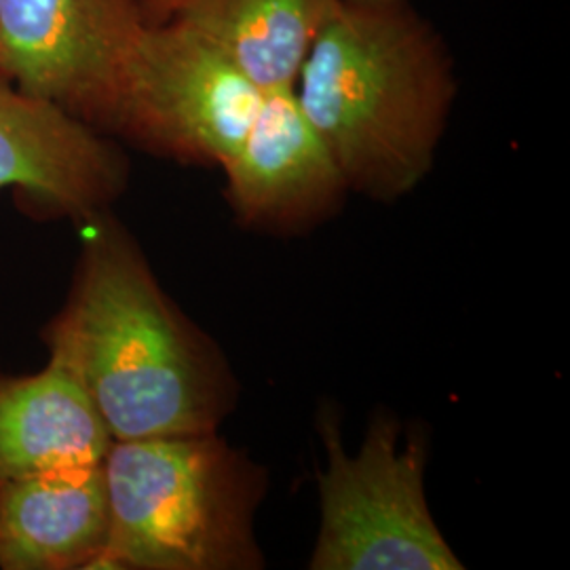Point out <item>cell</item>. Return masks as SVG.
<instances>
[{
    "mask_svg": "<svg viewBox=\"0 0 570 570\" xmlns=\"http://www.w3.org/2000/svg\"><path fill=\"white\" fill-rule=\"evenodd\" d=\"M79 226L66 303L42 330L49 362L79 381L112 442L218 431L237 400L220 348L171 301L110 209Z\"/></svg>",
    "mask_w": 570,
    "mask_h": 570,
    "instance_id": "cell-1",
    "label": "cell"
},
{
    "mask_svg": "<svg viewBox=\"0 0 570 570\" xmlns=\"http://www.w3.org/2000/svg\"><path fill=\"white\" fill-rule=\"evenodd\" d=\"M294 89L348 193L393 204L428 178L459 87L410 0H338Z\"/></svg>",
    "mask_w": 570,
    "mask_h": 570,
    "instance_id": "cell-2",
    "label": "cell"
},
{
    "mask_svg": "<svg viewBox=\"0 0 570 570\" xmlns=\"http://www.w3.org/2000/svg\"><path fill=\"white\" fill-rule=\"evenodd\" d=\"M108 537L96 570H256L266 475L214 433L112 442Z\"/></svg>",
    "mask_w": 570,
    "mask_h": 570,
    "instance_id": "cell-3",
    "label": "cell"
},
{
    "mask_svg": "<svg viewBox=\"0 0 570 570\" xmlns=\"http://www.w3.org/2000/svg\"><path fill=\"white\" fill-rule=\"evenodd\" d=\"M338 416L320 410L326 452L320 473V530L311 570H463L429 510L428 444L374 414L360 450L343 446Z\"/></svg>",
    "mask_w": 570,
    "mask_h": 570,
    "instance_id": "cell-4",
    "label": "cell"
},
{
    "mask_svg": "<svg viewBox=\"0 0 570 570\" xmlns=\"http://www.w3.org/2000/svg\"><path fill=\"white\" fill-rule=\"evenodd\" d=\"M263 91L178 20L148 23L129 63L110 138L176 164L223 167Z\"/></svg>",
    "mask_w": 570,
    "mask_h": 570,
    "instance_id": "cell-5",
    "label": "cell"
},
{
    "mask_svg": "<svg viewBox=\"0 0 570 570\" xmlns=\"http://www.w3.org/2000/svg\"><path fill=\"white\" fill-rule=\"evenodd\" d=\"M142 0H0V72L110 138Z\"/></svg>",
    "mask_w": 570,
    "mask_h": 570,
    "instance_id": "cell-6",
    "label": "cell"
},
{
    "mask_svg": "<svg viewBox=\"0 0 570 570\" xmlns=\"http://www.w3.org/2000/svg\"><path fill=\"white\" fill-rule=\"evenodd\" d=\"M129 171L115 138L0 72V188H9L26 214L82 225L119 202Z\"/></svg>",
    "mask_w": 570,
    "mask_h": 570,
    "instance_id": "cell-7",
    "label": "cell"
},
{
    "mask_svg": "<svg viewBox=\"0 0 570 570\" xmlns=\"http://www.w3.org/2000/svg\"><path fill=\"white\" fill-rule=\"evenodd\" d=\"M220 169L237 223L271 235L324 225L348 195L345 176L296 89L263 94L244 140Z\"/></svg>",
    "mask_w": 570,
    "mask_h": 570,
    "instance_id": "cell-8",
    "label": "cell"
},
{
    "mask_svg": "<svg viewBox=\"0 0 570 570\" xmlns=\"http://www.w3.org/2000/svg\"><path fill=\"white\" fill-rule=\"evenodd\" d=\"M102 465L0 482V570H96L108 537Z\"/></svg>",
    "mask_w": 570,
    "mask_h": 570,
    "instance_id": "cell-9",
    "label": "cell"
},
{
    "mask_svg": "<svg viewBox=\"0 0 570 570\" xmlns=\"http://www.w3.org/2000/svg\"><path fill=\"white\" fill-rule=\"evenodd\" d=\"M110 446L102 416L63 367L0 374V482L98 468Z\"/></svg>",
    "mask_w": 570,
    "mask_h": 570,
    "instance_id": "cell-10",
    "label": "cell"
},
{
    "mask_svg": "<svg viewBox=\"0 0 570 570\" xmlns=\"http://www.w3.org/2000/svg\"><path fill=\"white\" fill-rule=\"evenodd\" d=\"M338 0H180L178 20L263 94L294 89Z\"/></svg>",
    "mask_w": 570,
    "mask_h": 570,
    "instance_id": "cell-11",
    "label": "cell"
},
{
    "mask_svg": "<svg viewBox=\"0 0 570 570\" xmlns=\"http://www.w3.org/2000/svg\"><path fill=\"white\" fill-rule=\"evenodd\" d=\"M180 0H142L144 20L148 23H164L171 18Z\"/></svg>",
    "mask_w": 570,
    "mask_h": 570,
    "instance_id": "cell-12",
    "label": "cell"
}]
</instances>
